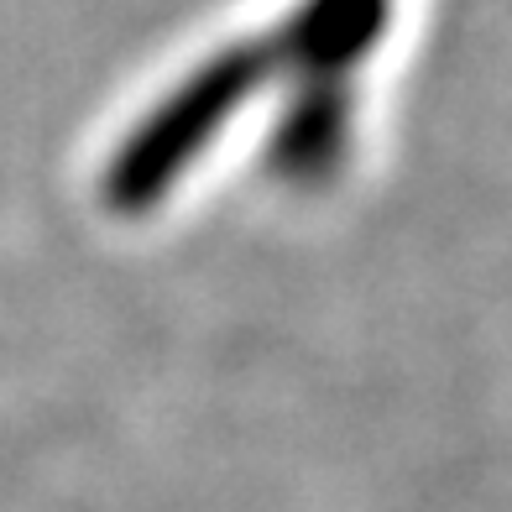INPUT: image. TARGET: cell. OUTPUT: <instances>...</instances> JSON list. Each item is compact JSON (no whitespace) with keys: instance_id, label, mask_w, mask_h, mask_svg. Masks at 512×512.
Wrapping results in <instances>:
<instances>
[{"instance_id":"6da1fadb","label":"cell","mask_w":512,"mask_h":512,"mask_svg":"<svg viewBox=\"0 0 512 512\" xmlns=\"http://www.w3.org/2000/svg\"><path fill=\"white\" fill-rule=\"evenodd\" d=\"M272 68L277 63H272L267 42H256V48H230L220 58H209L147 126H136L126 152L115 157V168L105 173V199L115 209L152 204L173 183V173L215 136V126L272 74Z\"/></svg>"}]
</instances>
